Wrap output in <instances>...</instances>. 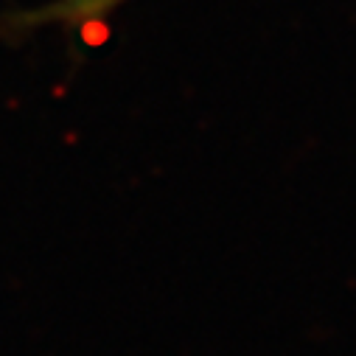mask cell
I'll return each instance as SVG.
<instances>
[{"mask_svg": "<svg viewBox=\"0 0 356 356\" xmlns=\"http://www.w3.org/2000/svg\"><path fill=\"white\" fill-rule=\"evenodd\" d=\"M129 0H51L45 6L12 15L6 29L12 34H26L37 29H81L90 23H102L107 15L118 12Z\"/></svg>", "mask_w": 356, "mask_h": 356, "instance_id": "cell-1", "label": "cell"}]
</instances>
